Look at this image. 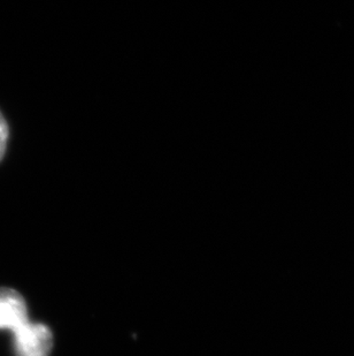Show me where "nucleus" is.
Segmentation results:
<instances>
[{
  "label": "nucleus",
  "mask_w": 354,
  "mask_h": 356,
  "mask_svg": "<svg viewBox=\"0 0 354 356\" xmlns=\"http://www.w3.org/2000/svg\"><path fill=\"white\" fill-rule=\"evenodd\" d=\"M14 352L17 356H49L53 346L51 330L42 323L28 321L15 330Z\"/></svg>",
  "instance_id": "f257e3e1"
},
{
  "label": "nucleus",
  "mask_w": 354,
  "mask_h": 356,
  "mask_svg": "<svg viewBox=\"0 0 354 356\" xmlns=\"http://www.w3.org/2000/svg\"><path fill=\"white\" fill-rule=\"evenodd\" d=\"M28 321L27 305L20 293L0 289V330L14 332Z\"/></svg>",
  "instance_id": "f03ea898"
},
{
  "label": "nucleus",
  "mask_w": 354,
  "mask_h": 356,
  "mask_svg": "<svg viewBox=\"0 0 354 356\" xmlns=\"http://www.w3.org/2000/svg\"><path fill=\"white\" fill-rule=\"evenodd\" d=\"M8 136H10V129L6 120L0 112V161L3 159L5 152H6L7 143H8Z\"/></svg>",
  "instance_id": "7ed1b4c3"
}]
</instances>
